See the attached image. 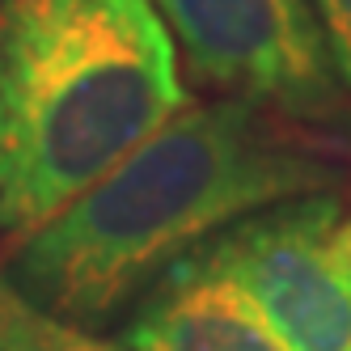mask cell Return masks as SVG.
<instances>
[{
    "label": "cell",
    "instance_id": "obj_1",
    "mask_svg": "<svg viewBox=\"0 0 351 351\" xmlns=\"http://www.w3.org/2000/svg\"><path fill=\"white\" fill-rule=\"evenodd\" d=\"M339 144L322 128L241 97L186 102L106 178L5 245L0 271L38 309L106 330L229 224L339 191Z\"/></svg>",
    "mask_w": 351,
    "mask_h": 351
},
{
    "label": "cell",
    "instance_id": "obj_2",
    "mask_svg": "<svg viewBox=\"0 0 351 351\" xmlns=\"http://www.w3.org/2000/svg\"><path fill=\"white\" fill-rule=\"evenodd\" d=\"M186 102L148 0H0V241L47 224Z\"/></svg>",
    "mask_w": 351,
    "mask_h": 351
},
{
    "label": "cell",
    "instance_id": "obj_3",
    "mask_svg": "<svg viewBox=\"0 0 351 351\" xmlns=\"http://www.w3.org/2000/svg\"><path fill=\"white\" fill-rule=\"evenodd\" d=\"M199 81L305 128L343 123V85L309 0H148Z\"/></svg>",
    "mask_w": 351,
    "mask_h": 351
},
{
    "label": "cell",
    "instance_id": "obj_4",
    "mask_svg": "<svg viewBox=\"0 0 351 351\" xmlns=\"http://www.w3.org/2000/svg\"><path fill=\"white\" fill-rule=\"evenodd\" d=\"M199 254L254 300L292 351H351V224L339 191L263 208Z\"/></svg>",
    "mask_w": 351,
    "mask_h": 351
},
{
    "label": "cell",
    "instance_id": "obj_5",
    "mask_svg": "<svg viewBox=\"0 0 351 351\" xmlns=\"http://www.w3.org/2000/svg\"><path fill=\"white\" fill-rule=\"evenodd\" d=\"M119 343L128 351H292L263 309L199 250L136 300Z\"/></svg>",
    "mask_w": 351,
    "mask_h": 351
},
{
    "label": "cell",
    "instance_id": "obj_6",
    "mask_svg": "<svg viewBox=\"0 0 351 351\" xmlns=\"http://www.w3.org/2000/svg\"><path fill=\"white\" fill-rule=\"evenodd\" d=\"M0 351H128L102 330H85L21 296L0 271Z\"/></svg>",
    "mask_w": 351,
    "mask_h": 351
},
{
    "label": "cell",
    "instance_id": "obj_7",
    "mask_svg": "<svg viewBox=\"0 0 351 351\" xmlns=\"http://www.w3.org/2000/svg\"><path fill=\"white\" fill-rule=\"evenodd\" d=\"M309 5L317 13V26L339 81L351 89V0H309Z\"/></svg>",
    "mask_w": 351,
    "mask_h": 351
},
{
    "label": "cell",
    "instance_id": "obj_8",
    "mask_svg": "<svg viewBox=\"0 0 351 351\" xmlns=\"http://www.w3.org/2000/svg\"><path fill=\"white\" fill-rule=\"evenodd\" d=\"M347 224H351V216H347Z\"/></svg>",
    "mask_w": 351,
    "mask_h": 351
}]
</instances>
